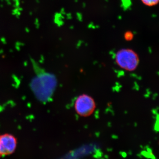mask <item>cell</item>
I'll list each match as a JSON object with an SVG mask.
<instances>
[{"label": "cell", "instance_id": "cell-1", "mask_svg": "<svg viewBox=\"0 0 159 159\" xmlns=\"http://www.w3.org/2000/svg\"><path fill=\"white\" fill-rule=\"evenodd\" d=\"M115 60L121 68L128 71L135 70L139 63L138 54L134 50L128 48L119 50L116 54Z\"/></svg>", "mask_w": 159, "mask_h": 159}, {"label": "cell", "instance_id": "cell-2", "mask_svg": "<svg viewBox=\"0 0 159 159\" xmlns=\"http://www.w3.org/2000/svg\"><path fill=\"white\" fill-rule=\"evenodd\" d=\"M74 108L79 116L88 117L93 113L96 108V103L91 96L83 94L77 97L75 100Z\"/></svg>", "mask_w": 159, "mask_h": 159}, {"label": "cell", "instance_id": "cell-3", "mask_svg": "<svg viewBox=\"0 0 159 159\" xmlns=\"http://www.w3.org/2000/svg\"><path fill=\"white\" fill-rule=\"evenodd\" d=\"M16 139L13 136L5 134L0 136V156L13 153L16 146Z\"/></svg>", "mask_w": 159, "mask_h": 159}, {"label": "cell", "instance_id": "cell-4", "mask_svg": "<svg viewBox=\"0 0 159 159\" xmlns=\"http://www.w3.org/2000/svg\"><path fill=\"white\" fill-rule=\"evenodd\" d=\"M142 2L148 7H153L159 3V0H141Z\"/></svg>", "mask_w": 159, "mask_h": 159}, {"label": "cell", "instance_id": "cell-5", "mask_svg": "<svg viewBox=\"0 0 159 159\" xmlns=\"http://www.w3.org/2000/svg\"><path fill=\"white\" fill-rule=\"evenodd\" d=\"M124 39L127 41H130L133 39L134 34L132 31H127L124 33Z\"/></svg>", "mask_w": 159, "mask_h": 159}]
</instances>
